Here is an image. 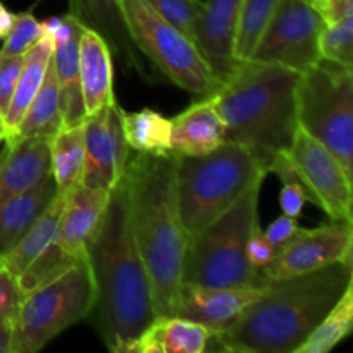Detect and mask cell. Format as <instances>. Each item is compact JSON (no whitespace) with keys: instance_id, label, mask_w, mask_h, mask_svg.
<instances>
[{"instance_id":"obj_1","label":"cell","mask_w":353,"mask_h":353,"mask_svg":"<svg viewBox=\"0 0 353 353\" xmlns=\"http://www.w3.org/2000/svg\"><path fill=\"white\" fill-rule=\"evenodd\" d=\"M85 250L95 286L90 316L109 350L128 353L157 314L150 279L131 230L124 176L110 190L105 212Z\"/></svg>"},{"instance_id":"obj_2","label":"cell","mask_w":353,"mask_h":353,"mask_svg":"<svg viewBox=\"0 0 353 353\" xmlns=\"http://www.w3.org/2000/svg\"><path fill=\"white\" fill-rule=\"evenodd\" d=\"M353 268L334 262L290 278L268 279L261 295L210 343L217 350L240 353H296L317 324L353 285Z\"/></svg>"},{"instance_id":"obj_3","label":"cell","mask_w":353,"mask_h":353,"mask_svg":"<svg viewBox=\"0 0 353 353\" xmlns=\"http://www.w3.org/2000/svg\"><path fill=\"white\" fill-rule=\"evenodd\" d=\"M130 223L150 279L157 317L172 316L188 236L176 196V157L137 154L124 171Z\"/></svg>"},{"instance_id":"obj_4","label":"cell","mask_w":353,"mask_h":353,"mask_svg":"<svg viewBox=\"0 0 353 353\" xmlns=\"http://www.w3.org/2000/svg\"><path fill=\"white\" fill-rule=\"evenodd\" d=\"M299 71L283 65L241 61L212 95L226 140L247 148L265 174L279 154H288L299 131Z\"/></svg>"},{"instance_id":"obj_5","label":"cell","mask_w":353,"mask_h":353,"mask_svg":"<svg viewBox=\"0 0 353 353\" xmlns=\"http://www.w3.org/2000/svg\"><path fill=\"white\" fill-rule=\"evenodd\" d=\"M264 178L250 152L230 140L209 154L176 157V196L186 236L217 219Z\"/></svg>"},{"instance_id":"obj_6","label":"cell","mask_w":353,"mask_h":353,"mask_svg":"<svg viewBox=\"0 0 353 353\" xmlns=\"http://www.w3.org/2000/svg\"><path fill=\"white\" fill-rule=\"evenodd\" d=\"M264 179L255 181L226 212L188 238L183 281L219 288L262 286L261 271L247 257V243L259 226V195Z\"/></svg>"},{"instance_id":"obj_7","label":"cell","mask_w":353,"mask_h":353,"mask_svg":"<svg viewBox=\"0 0 353 353\" xmlns=\"http://www.w3.org/2000/svg\"><path fill=\"white\" fill-rule=\"evenodd\" d=\"M299 128L319 141L353 176V71L321 57L296 85Z\"/></svg>"},{"instance_id":"obj_8","label":"cell","mask_w":353,"mask_h":353,"mask_svg":"<svg viewBox=\"0 0 353 353\" xmlns=\"http://www.w3.org/2000/svg\"><path fill=\"white\" fill-rule=\"evenodd\" d=\"M95 286L88 261L24 296L12 321L10 353H37L72 324L90 317Z\"/></svg>"},{"instance_id":"obj_9","label":"cell","mask_w":353,"mask_h":353,"mask_svg":"<svg viewBox=\"0 0 353 353\" xmlns=\"http://www.w3.org/2000/svg\"><path fill=\"white\" fill-rule=\"evenodd\" d=\"M121 7L137 48L169 81L199 99L212 97L221 88L195 41L165 21L147 0H121Z\"/></svg>"},{"instance_id":"obj_10","label":"cell","mask_w":353,"mask_h":353,"mask_svg":"<svg viewBox=\"0 0 353 353\" xmlns=\"http://www.w3.org/2000/svg\"><path fill=\"white\" fill-rule=\"evenodd\" d=\"M324 19L314 0H281L247 61L303 72L321 59Z\"/></svg>"},{"instance_id":"obj_11","label":"cell","mask_w":353,"mask_h":353,"mask_svg":"<svg viewBox=\"0 0 353 353\" xmlns=\"http://www.w3.org/2000/svg\"><path fill=\"white\" fill-rule=\"evenodd\" d=\"M288 157L305 186L309 202L321 207L331 221L352 223V178L338 159L300 128Z\"/></svg>"},{"instance_id":"obj_12","label":"cell","mask_w":353,"mask_h":353,"mask_svg":"<svg viewBox=\"0 0 353 353\" xmlns=\"http://www.w3.org/2000/svg\"><path fill=\"white\" fill-rule=\"evenodd\" d=\"M352 247L353 230L347 221H331L314 230L299 228L278 248L271 264L261 269V274L268 279H279L312 272L334 262L352 264Z\"/></svg>"},{"instance_id":"obj_13","label":"cell","mask_w":353,"mask_h":353,"mask_svg":"<svg viewBox=\"0 0 353 353\" xmlns=\"http://www.w3.org/2000/svg\"><path fill=\"white\" fill-rule=\"evenodd\" d=\"M119 103L102 107L85 121V169L81 185L112 190L124 176L130 147L121 121Z\"/></svg>"},{"instance_id":"obj_14","label":"cell","mask_w":353,"mask_h":353,"mask_svg":"<svg viewBox=\"0 0 353 353\" xmlns=\"http://www.w3.org/2000/svg\"><path fill=\"white\" fill-rule=\"evenodd\" d=\"M241 0H205L195 23V45L219 85L236 71L234 55Z\"/></svg>"},{"instance_id":"obj_15","label":"cell","mask_w":353,"mask_h":353,"mask_svg":"<svg viewBox=\"0 0 353 353\" xmlns=\"http://www.w3.org/2000/svg\"><path fill=\"white\" fill-rule=\"evenodd\" d=\"M262 286L219 288L195 283H181L176 295L172 316L199 323L212 331V334L226 331L240 314L257 299Z\"/></svg>"},{"instance_id":"obj_16","label":"cell","mask_w":353,"mask_h":353,"mask_svg":"<svg viewBox=\"0 0 353 353\" xmlns=\"http://www.w3.org/2000/svg\"><path fill=\"white\" fill-rule=\"evenodd\" d=\"M69 12L79 24L97 31L110 48L112 59L126 72H138L150 79L152 72L145 65L143 55L134 45L124 19L121 0H68Z\"/></svg>"},{"instance_id":"obj_17","label":"cell","mask_w":353,"mask_h":353,"mask_svg":"<svg viewBox=\"0 0 353 353\" xmlns=\"http://www.w3.org/2000/svg\"><path fill=\"white\" fill-rule=\"evenodd\" d=\"M85 26L71 14L62 16V23L54 34V69L61 99L62 128L79 126L86 121L79 79V38Z\"/></svg>"},{"instance_id":"obj_18","label":"cell","mask_w":353,"mask_h":353,"mask_svg":"<svg viewBox=\"0 0 353 353\" xmlns=\"http://www.w3.org/2000/svg\"><path fill=\"white\" fill-rule=\"evenodd\" d=\"M50 140L30 137L6 141L0 155V203L28 192L50 174Z\"/></svg>"},{"instance_id":"obj_19","label":"cell","mask_w":353,"mask_h":353,"mask_svg":"<svg viewBox=\"0 0 353 353\" xmlns=\"http://www.w3.org/2000/svg\"><path fill=\"white\" fill-rule=\"evenodd\" d=\"M171 154H209L226 140V126L214 97H203L171 119Z\"/></svg>"},{"instance_id":"obj_20","label":"cell","mask_w":353,"mask_h":353,"mask_svg":"<svg viewBox=\"0 0 353 353\" xmlns=\"http://www.w3.org/2000/svg\"><path fill=\"white\" fill-rule=\"evenodd\" d=\"M109 195L110 190L107 188H90L83 185L65 193L57 230V240L65 250L86 254V241L105 212Z\"/></svg>"},{"instance_id":"obj_21","label":"cell","mask_w":353,"mask_h":353,"mask_svg":"<svg viewBox=\"0 0 353 353\" xmlns=\"http://www.w3.org/2000/svg\"><path fill=\"white\" fill-rule=\"evenodd\" d=\"M112 64L107 41L97 31L85 28L79 38V79L86 116L116 102Z\"/></svg>"},{"instance_id":"obj_22","label":"cell","mask_w":353,"mask_h":353,"mask_svg":"<svg viewBox=\"0 0 353 353\" xmlns=\"http://www.w3.org/2000/svg\"><path fill=\"white\" fill-rule=\"evenodd\" d=\"M210 338L212 331L185 317H155L128 353H202L207 352Z\"/></svg>"},{"instance_id":"obj_23","label":"cell","mask_w":353,"mask_h":353,"mask_svg":"<svg viewBox=\"0 0 353 353\" xmlns=\"http://www.w3.org/2000/svg\"><path fill=\"white\" fill-rule=\"evenodd\" d=\"M57 196L54 176L47 174L38 185L0 203V255H6L37 223Z\"/></svg>"},{"instance_id":"obj_24","label":"cell","mask_w":353,"mask_h":353,"mask_svg":"<svg viewBox=\"0 0 353 353\" xmlns=\"http://www.w3.org/2000/svg\"><path fill=\"white\" fill-rule=\"evenodd\" d=\"M52 55H54V37H50V34H43L24 54V64L23 69H21L19 79H17L16 92H14L12 100H10L9 110L3 117V131H6L3 140L14 133L17 124L21 123L23 116L26 114L31 100L34 99L37 92L40 90Z\"/></svg>"},{"instance_id":"obj_25","label":"cell","mask_w":353,"mask_h":353,"mask_svg":"<svg viewBox=\"0 0 353 353\" xmlns=\"http://www.w3.org/2000/svg\"><path fill=\"white\" fill-rule=\"evenodd\" d=\"M62 130V112L61 99H59L57 78H55L54 61L50 59L45 72L43 83L37 92L34 99L31 100L26 114L23 116L21 123L14 130L6 141L17 140V138L43 137L52 138Z\"/></svg>"},{"instance_id":"obj_26","label":"cell","mask_w":353,"mask_h":353,"mask_svg":"<svg viewBox=\"0 0 353 353\" xmlns=\"http://www.w3.org/2000/svg\"><path fill=\"white\" fill-rule=\"evenodd\" d=\"M52 176L59 195L81 185L85 169V123L62 128L50 140Z\"/></svg>"},{"instance_id":"obj_27","label":"cell","mask_w":353,"mask_h":353,"mask_svg":"<svg viewBox=\"0 0 353 353\" xmlns=\"http://www.w3.org/2000/svg\"><path fill=\"white\" fill-rule=\"evenodd\" d=\"M62 205H64V195L57 193L50 205L38 217L37 223L3 255V268L12 272L16 278L57 238Z\"/></svg>"},{"instance_id":"obj_28","label":"cell","mask_w":353,"mask_h":353,"mask_svg":"<svg viewBox=\"0 0 353 353\" xmlns=\"http://www.w3.org/2000/svg\"><path fill=\"white\" fill-rule=\"evenodd\" d=\"M123 131L130 150L147 155L171 154V119L152 109L121 114Z\"/></svg>"},{"instance_id":"obj_29","label":"cell","mask_w":353,"mask_h":353,"mask_svg":"<svg viewBox=\"0 0 353 353\" xmlns=\"http://www.w3.org/2000/svg\"><path fill=\"white\" fill-rule=\"evenodd\" d=\"M353 327V285L345 290L316 330L309 334L296 353H327L352 333Z\"/></svg>"},{"instance_id":"obj_30","label":"cell","mask_w":353,"mask_h":353,"mask_svg":"<svg viewBox=\"0 0 353 353\" xmlns=\"http://www.w3.org/2000/svg\"><path fill=\"white\" fill-rule=\"evenodd\" d=\"M86 261V254H72V252L65 250L59 240L55 238L19 276H17V283H19L21 290L24 295L34 292V290L41 288V286L48 285V283L55 281L61 278L62 274L69 271V269L76 268L81 262Z\"/></svg>"},{"instance_id":"obj_31","label":"cell","mask_w":353,"mask_h":353,"mask_svg":"<svg viewBox=\"0 0 353 353\" xmlns=\"http://www.w3.org/2000/svg\"><path fill=\"white\" fill-rule=\"evenodd\" d=\"M281 0H241L240 21L234 55L238 61H247Z\"/></svg>"},{"instance_id":"obj_32","label":"cell","mask_w":353,"mask_h":353,"mask_svg":"<svg viewBox=\"0 0 353 353\" xmlns=\"http://www.w3.org/2000/svg\"><path fill=\"white\" fill-rule=\"evenodd\" d=\"M321 57L338 64H353V17L324 24L319 37Z\"/></svg>"},{"instance_id":"obj_33","label":"cell","mask_w":353,"mask_h":353,"mask_svg":"<svg viewBox=\"0 0 353 353\" xmlns=\"http://www.w3.org/2000/svg\"><path fill=\"white\" fill-rule=\"evenodd\" d=\"M165 21L195 41V23L202 9V0H147Z\"/></svg>"},{"instance_id":"obj_34","label":"cell","mask_w":353,"mask_h":353,"mask_svg":"<svg viewBox=\"0 0 353 353\" xmlns=\"http://www.w3.org/2000/svg\"><path fill=\"white\" fill-rule=\"evenodd\" d=\"M43 37L41 23L33 16L31 10L16 14L12 30L3 38L0 55H24L28 48Z\"/></svg>"},{"instance_id":"obj_35","label":"cell","mask_w":353,"mask_h":353,"mask_svg":"<svg viewBox=\"0 0 353 353\" xmlns=\"http://www.w3.org/2000/svg\"><path fill=\"white\" fill-rule=\"evenodd\" d=\"M24 55H0V116L6 117L16 92Z\"/></svg>"},{"instance_id":"obj_36","label":"cell","mask_w":353,"mask_h":353,"mask_svg":"<svg viewBox=\"0 0 353 353\" xmlns=\"http://www.w3.org/2000/svg\"><path fill=\"white\" fill-rule=\"evenodd\" d=\"M24 293L21 290L17 278L6 268L0 269V317L3 319H16L24 300Z\"/></svg>"},{"instance_id":"obj_37","label":"cell","mask_w":353,"mask_h":353,"mask_svg":"<svg viewBox=\"0 0 353 353\" xmlns=\"http://www.w3.org/2000/svg\"><path fill=\"white\" fill-rule=\"evenodd\" d=\"M276 252H278V248L265 238L264 231H261V228H257L252 233V236L248 238L247 257L250 264L259 271L264 269L268 264H271L272 259L276 257Z\"/></svg>"},{"instance_id":"obj_38","label":"cell","mask_w":353,"mask_h":353,"mask_svg":"<svg viewBox=\"0 0 353 353\" xmlns=\"http://www.w3.org/2000/svg\"><path fill=\"white\" fill-rule=\"evenodd\" d=\"M317 10L323 16L324 24L340 23L353 17V0H314Z\"/></svg>"},{"instance_id":"obj_39","label":"cell","mask_w":353,"mask_h":353,"mask_svg":"<svg viewBox=\"0 0 353 353\" xmlns=\"http://www.w3.org/2000/svg\"><path fill=\"white\" fill-rule=\"evenodd\" d=\"M296 231H299V224H296L295 217H290L286 216V214H283V216H279L274 223L269 224L268 230L264 231V234L276 248H279L281 245H285Z\"/></svg>"},{"instance_id":"obj_40","label":"cell","mask_w":353,"mask_h":353,"mask_svg":"<svg viewBox=\"0 0 353 353\" xmlns=\"http://www.w3.org/2000/svg\"><path fill=\"white\" fill-rule=\"evenodd\" d=\"M12 345V321L0 317V353H10Z\"/></svg>"},{"instance_id":"obj_41","label":"cell","mask_w":353,"mask_h":353,"mask_svg":"<svg viewBox=\"0 0 353 353\" xmlns=\"http://www.w3.org/2000/svg\"><path fill=\"white\" fill-rule=\"evenodd\" d=\"M14 19H16V14L10 12V10L0 2V40H3V38L9 34V31L12 30Z\"/></svg>"},{"instance_id":"obj_42","label":"cell","mask_w":353,"mask_h":353,"mask_svg":"<svg viewBox=\"0 0 353 353\" xmlns=\"http://www.w3.org/2000/svg\"><path fill=\"white\" fill-rule=\"evenodd\" d=\"M40 23H41V30H43V34H50V37H54L55 31H57L59 26H61L62 17L52 16L48 17V19L40 21Z\"/></svg>"},{"instance_id":"obj_43","label":"cell","mask_w":353,"mask_h":353,"mask_svg":"<svg viewBox=\"0 0 353 353\" xmlns=\"http://www.w3.org/2000/svg\"><path fill=\"white\" fill-rule=\"evenodd\" d=\"M3 137H6V131H3V117L0 116V143H2Z\"/></svg>"},{"instance_id":"obj_44","label":"cell","mask_w":353,"mask_h":353,"mask_svg":"<svg viewBox=\"0 0 353 353\" xmlns=\"http://www.w3.org/2000/svg\"><path fill=\"white\" fill-rule=\"evenodd\" d=\"M2 268H3V257L0 255V269H2Z\"/></svg>"}]
</instances>
